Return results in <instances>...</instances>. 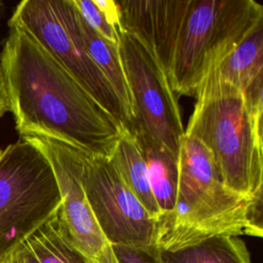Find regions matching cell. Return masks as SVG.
<instances>
[{
	"label": "cell",
	"mask_w": 263,
	"mask_h": 263,
	"mask_svg": "<svg viewBox=\"0 0 263 263\" xmlns=\"http://www.w3.org/2000/svg\"><path fill=\"white\" fill-rule=\"evenodd\" d=\"M8 27L1 67L20 137L44 136L110 158L125 127L27 31Z\"/></svg>",
	"instance_id": "1"
},
{
	"label": "cell",
	"mask_w": 263,
	"mask_h": 263,
	"mask_svg": "<svg viewBox=\"0 0 263 263\" xmlns=\"http://www.w3.org/2000/svg\"><path fill=\"white\" fill-rule=\"evenodd\" d=\"M220 235L262 237V193L250 197L230 189L208 149L184 135L176 203L157 222L156 247L174 251Z\"/></svg>",
	"instance_id": "2"
},
{
	"label": "cell",
	"mask_w": 263,
	"mask_h": 263,
	"mask_svg": "<svg viewBox=\"0 0 263 263\" xmlns=\"http://www.w3.org/2000/svg\"><path fill=\"white\" fill-rule=\"evenodd\" d=\"M185 135L199 141L230 189L255 197L263 191L262 120L252 116L235 85L213 68L195 96Z\"/></svg>",
	"instance_id": "3"
},
{
	"label": "cell",
	"mask_w": 263,
	"mask_h": 263,
	"mask_svg": "<svg viewBox=\"0 0 263 263\" xmlns=\"http://www.w3.org/2000/svg\"><path fill=\"white\" fill-rule=\"evenodd\" d=\"M260 23L263 6L253 0H187L166 70L175 95L195 97L208 73Z\"/></svg>",
	"instance_id": "4"
},
{
	"label": "cell",
	"mask_w": 263,
	"mask_h": 263,
	"mask_svg": "<svg viewBox=\"0 0 263 263\" xmlns=\"http://www.w3.org/2000/svg\"><path fill=\"white\" fill-rule=\"evenodd\" d=\"M53 170L35 145L20 139L0 150V263L57 215Z\"/></svg>",
	"instance_id": "5"
},
{
	"label": "cell",
	"mask_w": 263,
	"mask_h": 263,
	"mask_svg": "<svg viewBox=\"0 0 263 263\" xmlns=\"http://www.w3.org/2000/svg\"><path fill=\"white\" fill-rule=\"evenodd\" d=\"M8 24L27 31L109 114L128 129L130 120L121 102L84 48L78 28V10L73 0L21 1Z\"/></svg>",
	"instance_id": "6"
},
{
	"label": "cell",
	"mask_w": 263,
	"mask_h": 263,
	"mask_svg": "<svg viewBox=\"0 0 263 263\" xmlns=\"http://www.w3.org/2000/svg\"><path fill=\"white\" fill-rule=\"evenodd\" d=\"M118 49L133 108L128 130L145 133L179 158L185 128L162 66L139 38L123 30Z\"/></svg>",
	"instance_id": "7"
},
{
	"label": "cell",
	"mask_w": 263,
	"mask_h": 263,
	"mask_svg": "<svg viewBox=\"0 0 263 263\" xmlns=\"http://www.w3.org/2000/svg\"><path fill=\"white\" fill-rule=\"evenodd\" d=\"M81 161L85 195L109 243L156 247L157 221L125 186L110 158L81 152Z\"/></svg>",
	"instance_id": "8"
},
{
	"label": "cell",
	"mask_w": 263,
	"mask_h": 263,
	"mask_svg": "<svg viewBox=\"0 0 263 263\" xmlns=\"http://www.w3.org/2000/svg\"><path fill=\"white\" fill-rule=\"evenodd\" d=\"M48 159L59 186L58 216L75 248L92 263H118L88 203L81 181V151L44 136L21 137Z\"/></svg>",
	"instance_id": "9"
},
{
	"label": "cell",
	"mask_w": 263,
	"mask_h": 263,
	"mask_svg": "<svg viewBox=\"0 0 263 263\" xmlns=\"http://www.w3.org/2000/svg\"><path fill=\"white\" fill-rule=\"evenodd\" d=\"M222 78L239 88L248 110L263 117V23L257 25L218 66Z\"/></svg>",
	"instance_id": "10"
},
{
	"label": "cell",
	"mask_w": 263,
	"mask_h": 263,
	"mask_svg": "<svg viewBox=\"0 0 263 263\" xmlns=\"http://www.w3.org/2000/svg\"><path fill=\"white\" fill-rule=\"evenodd\" d=\"M129 132L145 160L151 190L160 212V221L175 208L179 184V158L145 133L138 129Z\"/></svg>",
	"instance_id": "11"
},
{
	"label": "cell",
	"mask_w": 263,
	"mask_h": 263,
	"mask_svg": "<svg viewBox=\"0 0 263 263\" xmlns=\"http://www.w3.org/2000/svg\"><path fill=\"white\" fill-rule=\"evenodd\" d=\"M110 160L125 186L150 216L158 221L160 212L151 190L147 166L134 136L127 128L118 140Z\"/></svg>",
	"instance_id": "12"
},
{
	"label": "cell",
	"mask_w": 263,
	"mask_h": 263,
	"mask_svg": "<svg viewBox=\"0 0 263 263\" xmlns=\"http://www.w3.org/2000/svg\"><path fill=\"white\" fill-rule=\"evenodd\" d=\"M78 10V9H77ZM78 28L84 48L110 83L121 102L129 120H133V108L127 83L119 54L118 44L113 43L97 34L82 18L78 11ZM130 125V124H129ZM129 128V127H128Z\"/></svg>",
	"instance_id": "13"
},
{
	"label": "cell",
	"mask_w": 263,
	"mask_h": 263,
	"mask_svg": "<svg viewBox=\"0 0 263 263\" xmlns=\"http://www.w3.org/2000/svg\"><path fill=\"white\" fill-rule=\"evenodd\" d=\"M200 247L201 263H252L245 241L237 236H214Z\"/></svg>",
	"instance_id": "14"
},
{
	"label": "cell",
	"mask_w": 263,
	"mask_h": 263,
	"mask_svg": "<svg viewBox=\"0 0 263 263\" xmlns=\"http://www.w3.org/2000/svg\"><path fill=\"white\" fill-rule=\"evenodd\" d=\"M84 22L101 37L118 44L119 31L109 24L92 0H73Z\"/></svg>",
	"instance_id": "15"
},
{
	"label": "cell",
	"mask_w": 263,
	"mask_h": 263,
	"mask_svg": "<svg viewBox=\"0 0 263 263\" xmlns=\"http://www.w3.org/2000/svg\"><path fill=\"white\" fill-rule=\"evenodd\" d=\"M112 250L118 263H161L160 251L157 247L112 246Z\"/></svg>",
	"instance_id": "16"
},
{
	"label": "cell",
	"mask_w": 263,
	"mask_h": 263,
	"mask_svg": "<svg viewBox=\"0 0 263 263\" xmlns=\"http://www.w3.org/2000/svg\"><path fill=\"white\" fill-rule=\"evenodd\" d=\"M160 259L161 263H201L200 242L174 251H160Z\"/></svg>",
	"instance_id": "17"
},
{
	"label": "cell",
	"mask_w": 263,
	"mask_h": 263,
	"mask_svg": "<svg viewBox=\"0 0 263 263\" xmlns=\"http://www.w3.org/2000/svg\"><path fill=\"white\" fill-rule=\"evenodd\" d=\"M93 3L98 6V8L104 13L105 17L119 31V10L116 1L113 0H92Z\"/></svg>",
	"instance_id": "18"
},
{
	"label": "cell",
	"mask_w": 263,
	"mask_h": 263,
	"mask_svg": "<svg viewBox=\"0 0 263 263\" xmlns=\"http://www.w3.org/2000/svg\"><path fill=\"white\" fill-rule=\"evenodd\" d=\"M7 112H9V103H8V97H7L6 87L4 83L2 67H1V57H0V118Z\"/></svg>",
	"instance_id": "19"
},
{
	"label": "cell",
	"mask_w": 263,
	"mask_h": 263,
	"mask_svg": "<svg viewBox=\"0 0 263 263\" xmlns=\"http://www.w3.org/2000/svg\"><path fill=\"white\" fill-rule=\"evenodd\" d=\"M2 6H3V4H2V2L0 1V14H1V11H2Z\"/></svg>",
	"instance_id": "20"
},
{
	"label": "cell",
	"mask_w": 263,
	"mask_h": 263,
	"mask_svg": "<svg viewBox=\"0 0 263 263\" xmlns=\"http://www.w3.org/2000/svg\"><path fill=\"white\" fill-rule=\"evenodd\" d=\"M1 263H10L9 261H8V259H6V260H4L3 262H1Z\"/></svg>",
	"instance_id": "21"
}]
</instances>
